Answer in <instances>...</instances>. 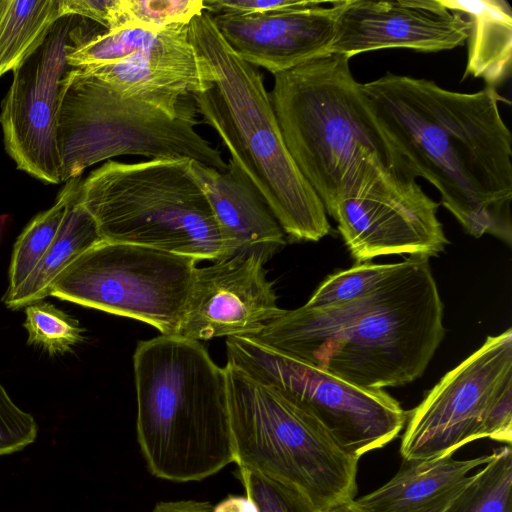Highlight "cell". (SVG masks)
<instances>
[{"mask_svg": "<svg viewBox=\"0 0 512 512\" xmlns=\"http://www.w3.org/2000/svg\"><path fill=\"white\" fill-rule=\"evenodd\" d=\"M322 512H369L364 508L360 507L356 500H349L341 503H337L323 510Z\"/></svg>", "mask_w": 512, "mask_h": 512, "instance_id": "e575fe53", "label": "cell"}, {"mask_svg": "<svg viewBox=\"0 0 512 512\" xmlns=\"http://www.w3.org/2000/svg\"><path fill=\"white\" fill-rule=\"evenodd\" d=\"M428 260L409 256L377 288L351 301L284 310L249 338L358 387L410 383L445 335Z\"/></svg>", "mask_w": 512, "mask_h": 512, "instance_id": "7a4b0ae2", "label": "cell"}, {"mask_svg": "<svg viewBox=\"0 0 512 512\" xmlns=\"http://www.w3.org/2000/svg\"><path fill=\"white\" fill-rule=\"evenodd\" d=\"M5 4H6V0H0V15L4 9Z\"/></svg>", "mask_w": 512, "mask_h": 512, "instance_id": "d590c367", "label": "cell"}, {"mask_svg": "<svg viewBox=\"0 0 512 512\" xmlns=\"http://www.w3.org/2000/svg\"><path fill=\"white\" fill-rule=\"evenodd\" d=\"M312 0H203L204 11L211 15L264 14L304 6Z\"/></svg>", "mask_w": 512, "mask_h": 512, "instance_id": "1f68e13d", "label": "cell"}, {"mask_svg": "<svg viewBox=\"0 0 512 512\" xmlns=\"http://www.w3.org/2000/svg\"><path fill=\"white\" fill-rule=\"evenodd\" d=\"M349 60L328 54L275 74L269 93L284 143L326 212L364 148L407 172L377 126Z\"/></svg>", "mask_w": 512, "mask_h": 512, "instance_id": "5b68a950", "label": "cell"}, {"mask_svg": "<svg viewBox=\"0 0 512 512\" xmlns=\"http://www.w3.org/2000/svg\"><path fill=\"white\" fill-rule=\"evenodd\" d=\"M63 15L88 19L107 31L123 26L121 0H62Z\"/></svg>", "mask_w": 512, "mask_h": 512, "instance_id": "4dcf8cb0", "label": "cell"}, {"mask_svg": "<svg viewBox=\"0 0 512 512\" xmlns=\"http://www.w3.org/2000/svg\"><path fill=\"white\" fill-rule=\"evenodd\" d=\"M189 158L106 161L80 186L103 241L202 260L225 258L222 231Z\"/></svg>", "mask_w": 512, "mask_h": 512, "instance_id": "8992f818", "label": "cell"}, {"mask_svg": "<svg viewBox=\"0 0 512 512\" xmlns=\"http://www.w3.org/2000/svg\"><path fill=\"white\" fill-rule=\"evenodd\" d=\"M464 15L470 24L465 77L482 78L488 86L502 84L511 72L512 11L504 0H439Z\"/></svg>", "mask_w": 512, "mask_h": 512, "instance_id": "ffe728a7", "label": "cell"}, {"mask_svg": "<svg viewBox=\"0 0 512 512\" xmlns=\"http://www.w3.org/2000/svg\"><path fill=\"white\" fill-rule=\"evenodd\" d=\"M438 207L414 176L364 148L327 214L362 263L383 255L437 256L449 243Z\"/></svg>", "mask_w": 512, "mask_h": 512, "instance_id": "30bf717a", "label": "cell"}, {"mask_svg": "<svg viewBox=\"0 0 512 512\" xmlns=\"http://www.w3.org/2000/svg\"><path fill=\"white\" fill-rule=\"evenodd\" d=\"M191 169L220 226L225 258L257 255L267 262L286 244V235L262 195L231 159L220 172L195 160Z\"/></svg>", "mask_w": 512, "mask_h": 512, "instance_id": "ac0fdd59", "label": "cell"}, {"mask_svg": "<svg viewBox=\"0 0 512 512\" xmlns=\"http://www.w3.org/2000/svg\"><path fill=\"white\" fill-rule=\"evenodd\" d=\"M235 463L287 484L323 511L355 499L359 459L320 421L227 362Z\"/></svg>", "mask_w": 512, "mask_h": 512, "instance_id": "52a82bcc", "label": "cell"}, {"mask_svg": "<svg viewBox=\"0 0 512 512\" xmlns=\"http://www.w3.org/2000/svg\"><path fill=\"white\" fill-rule=\"evenodd\" d=\"M227 362L314 415L352 457L382 448L407 421L383 389H366L249 337L226 340Z\"/></svg>", "mask_w": 512, "mask_h": 512, "instance_id": "8fae6325", "label": "cell"}, {"mask_svg": "<svg viewBox=\"0 0 512 512\" xmlns=\"http://www.w3.org/2000/svg\"><path fill=\"white\" fill-rule=\"evenodd\" d=\"M85 18L64 15L13 71L1 104L6 152L19 170L50 184L61 182L56 142L61 85L71 69L67 56L98 32Z\"/></svg>", "mask_w": 512, "mask_h": 512, "instance_id": "7c38bea8", "label": "cell"}, {"mask_svg": "<svg viewBox=\"0 0 512 512\" xmlns=\"http://www.w3.org/2000/svg\"><path fill=\"white\" fill-rule=\"evenodd\" d=\"M133 363L137 440L152 475L200 481L235 463L226 372L199 341L161 334L137 344Z\"/></svg>", "mask_w": 512, "mask_h": 512, "instance_id": "3957f363", "label": "cell"}, {"mask_svg": "<svg viewBox=\"0 0 512 512\" xmlns=\"http://www.w3.org/2000/svg\"><path fill=\"white\" fill-rule=\"evenodd\" d=\"M399 266L400 262L375 264L367 261L339 270L319 285L305 306L324 307L356 299L377 288Z\"/></svg>", "mask_w": 512, "mask_h": 512, "instance_id": "4316f807", "label": "cell"}, {"mask_svg": "<svg viewBox=\"0 0 512 512\" xmlns=\"http://www.w3.org/2000/svg\"><path fill=\"white\" fill-rule=\"evenodd\" d=\"M212 512H259L257 505L248 496L228 495L213 505Z\"/></svg>", "mask_w": 512, "mask_h": 512, "instance_id": "836d02e7", "label": "cell"}, {"mask_svg": "<svg viewBox=\"0 0 512 512\" xmlns=\"http://www.w3.org/2000/svg\"><path fill=\"white\" fill-rule=\"evenodd\" d=\"M81 181V177L66 181L53 206L36 215L17 238L4 297L15 293L40 263L60 227L67 203Z\"/></svg>", "mask_w": 512, "mask_h": 512, "instance_id": "603a6c76", "label": "cell"}, {"mask_svg": "<svg viewBox=\"0 0 512 512\" xmlns=\"http://www.w3.org/2000/svg\"><path fill=\"white\" fill-rule=\"evenodd\" d=\"M62 16V0H6L0 15V77L17 67Z\"/></svg>", "mask_w": 512, "mask_h": 512, "instance_id": "7402d4cb", "label": "cell"}, {"mask_svg": "<svg viewBox=\"0 0 512 512\" xmlns=\"http://www.w3.org/2000/svg\"><path fill=\"white\" fill-rule=\"evenodd\" d=\"M237 477L259 512H322L293 487L238 466Z\"/></svg>", "mask_w": 512, "mask_h": 512, "instance_id": "83f0119b", "label": "cell"}, {"mask_svg": "<svg viewBox=\"0 0 512 512\" xmlns=\"http://www.w3.org/2000/svg\"><path fill=\"white\" fill-rule=\"evenodd\" d=\"M491 458L492 454L468 460L452 455L404 460L387 483L356 502L369 512H440L466 483L468 472Z\"/></svg>", "mask_w": 512, "mask_h": 512, "instance_id": "d6986e66", "label": "cell"}, {"mask_svg": "<svg viewBox=\"0 0 512 512\" xmlns=\"http://www.w3.org/2000/svg\"><path fill=\"white\" fill-rule=\"evenodd\" d=\"M328 54L347 58L391 48L420 52L451 50L467 42L468 19L439 0H342Z\"/></svg>", "mask_w": 512, "mask_h": 512, "instance_id": "9a60e30c", "label": "cell"}, {"mask_svg": "<svg viewBox=\"0 0 512 512\" xmlns=\"http://www.w3.org/2000/svg\"><path fill=\"white\" fill-rule=\"evenodd\" d=\"M191 43L215 74L191 95L230 159L262 195L291 241H319L331 231L326 209L291 157L258 67L244 61L204 11L188 25Z\"/></svg>", "mask_w": 512, "mask_h": 512, "instance_id": "277c9868", "label": "cell"}, {"mask_svg": "<svg viewBox=\"0 0 512 512\" xmlns=\"http://www.w3.org/2000/svg\"><path fill=\"white\" fill-rule=\"evenodd\" d=\"M380 131L412 176L441 195L464 230L512 243V137L495 87L474 93L387 73L362 83Z\"/></svg>", "mask_w": 512, "mask_h": 512, "instance_id": "6da1fadb", "label": "cell"}, {"mask_svg": "<svg viewBox=\"0 0 512 512\" xmlns=\"http://www.w3.org/2000/svg\"><path fill=\"white\" fill-rule=\"evenodd\" d=\"M38 433L34 417L20 409L0 384V456L32 444Z\"/></svg>", "mask_w": 512, "mask_h": 512, "instance_id": "f546056e", "label": "cell"}, {"mask_svg": "<svg viewBox=\"0 0 512 512\" xmlns=\"http://www.w3.org/2000/svg\"><path fill=\"white\" fill-rule=\"evenodd\" d=\"M80 186L71 195L60 227L36 269L15 293L3 298L9 309L25 308L50 296L57 277L81 254L103 241L95 220L81 203Z\"/></svg>", "mask_w": 512, "mask_h": 512, "instance_id": "44dd1931", "label": "cell"}, {"mask_svg": "<svg viewBox=\"0 0 512 512\" xmlns=\"http://www.w3.org/2000/svg\"><path fill=\"white\" fill-rule=\"evenodd\" d=\"M197 262L152 247L101 241L57 277L50 296L177 335Z\"/></svg>", "mask_w": 512, "mask_h": 512, "instance_id": "9c48e42d", "label": "cell"}, {"mask_svg": "<svg viewBox=\"0 0 512 512\" xmlns=\"http://www.w3.org/2000/svg\"><path fill=\"white\" fill-rule=\"evenodd\" d=\"M25 315L28 344L40 346L50 354L70 351L83 340L84 329L78 320L47 301L27 305Z\"/></svg>", "mask_w": 512, "mask_h": 512, "instance_id": "484cf974", "label": "cell"}, {"mask_svg": "<svg viewBox=\"0 0 512 512\" xmlns=\"http://www.w3.org/2000/svg\"><path fill=\"white\" fill-rule=\"evenodd\" d=\"M440 512H512L511 445L494 450Z\"/></svg>", "mask_w": 512, "mask_h": 512, "instance_id": "cb8c5ba5", "label": "cell"}, {"mask_svg": "<svg viewBox=\"0 0 512 512\" xmlns=\"http://www.w3.org/2000/svg\"><path fill=\"white\" fill-rule=\"evenodd\" d=\"M196 106L180 113L127 97L79 68L61 85L56 142L61 182L79 178L98 162L121 155L149 159L189 158L223 172L221 152L195 126Z\"/></svg>", "mask_w": 512, "mask_h": 512, "instance_id": "ba28073f", "label": "cell"}, {"mask_svg": "<svg viewBox=\"0 0 512 512\" xmlns=\"http://www.w3.org/2000/svg\"><path fill=\"white\" fill-rule=\"evenodd\" d=\"M189 24L161 30L156 40L110 64L79 67L127 97L152 102L172 113L195 107L191 95L208 89L215 80L207 60L191 43Z\"/></svg>", "mask_w": 512, "mask_h": 512, "instance_id": "2e32d148", "label": "cell"}, {"mask_svg": "<svg viewBox=\"0 0 512 512\" xmlns=\"http://www.w3.org/2000/svg\"><path fill=\"white\" fill-rule=\"evenodd\" d=\"M212 509L208 501L176 500L159 502L152 512H212Z\"/></svg>", "mask_w": 512, "mask_h": 512, "instance_id": "d6a6232c", "label": "cell"}, {"mask_svg": "<svg viewBox=\"0 0 512 512\" xmlns=\"http://www.w3.org/2000/svg\"><path fill=\"white\" fill-rule=\"evenodd\" d=\"M265 261L237 255L198 268L177 335L189 340L253 337L285 309L266 277Z\"/></svg>", "mask_w": 512, "mask_h": 512, "instance_id": "5bb4252c", "label": "cell"}, {"mask_svg": "<svg viewBox=\"0 0 512 512\" xmlns=\"http://www.w3.org/2000/svg\"><path fill=\"white\" fill-rule=\"evenodd\" d=\"M512 389V329L488 336L480 348L447 372L408 416L400 453L404 460L452 455L480 438L486 416Z\"/></svg>", "mask_w": 512, "mask_h": 512, "instance_id": "4fadbf2b", "label": "cell"}, {"mask_svg": "<svg viewBox=\"0 0 512 512\" xmlns=\"http://www.w3.org/2000/svg\"><path fill=\"white\" fill-rule=\"evenodd\" d=\"M123 26L141 24L155 29L189 24L204 12L203 0H121Z\"/></svg>", "mask_w": 512, "mask_h": 512, "instance_id": "f1b7e54d", "label": "cell"}, {"mask_svg": "<svg viewBox=\"0 0 512 512\" xmlns=\"http://www.w3.org/2000/svg\"><path fill=\"white\" fill-rule=\"evenodd\" d=\"M164 29V28H163ZM162 29L128 23L74 46L67 56L70 67L110 64L150 46Z\"/></svg>", "mask_w": 512, "mask_h": 512, "instance_id": "d4e9b609", "label": "cell"}, {"mask_svg": "<svg viewBox=\"0 0 512 512\" xmlns=\"http://www.w3.org/2000/svg\"><path fill=\"white\" fill-rule=\"evenodd\" d=\"M211 15V14H210ZM229 46L273 75L328 55L334 37V1H315L252 15H211Z\"/></svg>", "mask_w": 512, "mask_h": 512, "instance_id": "e0dca14e", "label": "cell"}]
</instances>
